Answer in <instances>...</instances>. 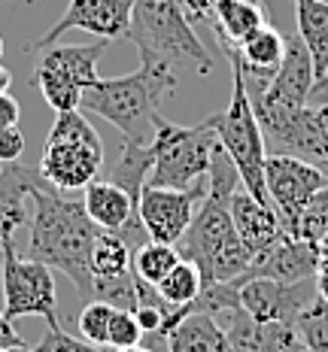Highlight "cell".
<instances>
[{"label":"cell","instance_id":"obj_15","mask_svg":"<svg viewBox=\"0 0 328 352\" xmlns=\"http://www.w3.org/2000/svg\"><path fill=\"white\" fill-rule=\"evenodd\" d=\"M231 219H234L240 243L250 249L252 258L283 237L276 212L271 207H265V204H259L246 188H240V192L231 197Z\"/></svg>","mask_w":328,"mask_h":352},{"label":"cell","instance_id":"obj_43","mask_svg":"<svg viewBox=\"0 0 328 352\" xmlns=\"http://www.w3.org/2000/svg\"><path fill=\"white\" fill-rule=\"evenodd\" d=\"M0 58H3V36H0Z\"/></svg>","mask_w":328,"mask_h":352},{"label":"cell","instance_id":"obj_17","mask_svg":"<svg viewBox=\"0 0 328 352\" xmlns=\"http://www.w3.org/2000/svg\"><path fill=\"white\" fill-rule=\"evenodd\" d=\"M83 207L100 231H122L137 216V201L109 179H94L85 188Z\"/></svg>","mask_w":328,"mask_h":352},{"label":"cell","instance_id":"obj_39","mask_svg":"<svg viewBox=\"0 0 328 352\" xmlns=\"http://www.w3.org/2000/svg\"><path fill=\"white\" fill-rule=\"evenodd\" d=\"M316 255H319V264H328V234L316 240Z\"/></svg>","mask_w":328,"mask_h":352},{"label":"cell","instance_id":"obj_28","mask_svg":"<svg viewBox=\"0 0 328 352\" xmlns=\"http://www.w3.org/2000/svg\"><path fill=\"white\" fill-rule=\"evenodd\" d=\"M301 340L310 352H328V300L316 298L310 307H304L295 319Z\"/></svg>","mask_w":328,"mask_h":352},{"label":"cell","instance_id":"obj_13","mask_svg":"<svg viewBox=\"0 0 328 352\" xmlns=\"http://www.w3.org/2000/svg\"><path fill=\"white\" fill-rule=\"evenodd\" d=\"M316 283H274V280H246L240 283V310L252 322H295L304 307L316 300Z\"/></svg>","mask_w":328,"mask_h":352},{"label":"cell","instance_id":"obj_27","mask_svg":"<svg viewBox=\"0 0 328 352\" xmlns=\"http://www.w3.org/2000/svg\"><path fill=\"white\" fill-rule=\"evenodd\" d=\"M216 322L225 328V337H228V343H231V352H265L259 322H252L243 310H225V313H219L216 316Z\"/></svg>","mask_w":328,"mask_h":352},{"label":"cell","instance_id":"obj_42","mask_svg":"<svg viewBox=\"0 0 328 352\" xmlns=\"http://www.w3.org/2000/svg\"><path fill=\"white\" fill-rule=\"evenodd\" d=\"M116 352H152L149 346H143V343H140V346H131V349H116Z\"/></svg>","mask_w":328,"mask_h":352},{"label":"cell","instance_id":"obj_36","mask_svg":"<svg viewBox=\"0 0 328 352\" xmlns=\"http://www.w3.org/2000/svg\"><path fill=\"white\" fill-rule=\"evenodd\" d=\"M28 343L21 340V334L12 328V322L3 316V310H0V349H25Z\"/></svg>","mask_w":328,"mask_h":352},{"label":"cell","instance_id":"obj_35","mask_svg":"<svg viewBox=\"0 0 328 352\" xmlns=\"http://www.w3.org/2000/svg\"><path fill=\"white\" fill-rule=\"evenodd\" d=\"M21 119V107L12 94H0V128H16Z\"/></svg>","mask_w":328,"mask_h":352},{"label":"cell","instance_id":"obj_2","mask_svg":"<svg viewBox=\"0 0 328 352\" xmlns=\"http://www.w3.org/2000/svg\"><path fill=\"white\" fill-rule=\"evenodd\" d=\"M177 91V73L162 67H143L128 76L98 79L83 91V107L122 131L131 143H152L158 128V107Z\"/></svg>","mask_w":328,"mask_h":352},{"label":"cell","instance_id":"obj_37","mask_svg":"<svg viewBox=\"0 0 328 352\" xmlns=\"http://www.w3.org/2000/svg\"><path fill=\"white\" fill-rule=\"evenodd\" d=\"M313 283H316V295L328 300V264H319V267H316V276H313Z\"/></svg>","mask_w":328,"mask_h":352},{"label":"cell","instance_id":"obj_7","mask_svg":"<svg viewBox=\"0 0 328 352\" xmlns=\"http://www.w3.org/2000/svg\"><path fill=\"white\" fill-rule=\"evenodd\" d=\"M228 61H231L234 85H231L228 109H225V113H213L216 116V137H219V146H222V149L231 155V161H234L243 188L259 204L271 207V201H267V186H265V161H267L265 134H261L259 119H255V109H252V100H250V91H246L237 58L228 55Z\"/></svg>","mask_w":328,"mask_h":352},{"label":"cell","instance_id":"obj_23","mask_svg":"<svg viewBox=\"0 0 328 352\" xmlns=\"http://www.w3.org/2000/svg\"><path fill=\"white\" fill-rule=\"evenodd\" d=\"M131 258H134V249L116 231H100L98 240L91 246V280H119V276L131 274Z\"/></svg>","mask_w":328,"mask_h":352},{"label":"cell","instance_id":"obj_4","mask_svg":"<svg viewBox=\"0 0 328 352\" xmlns=\"http://www.w3.org/2000/svg\"><path fill=\"white\" fill-rule=\"evenodd\" d=\"M179 243L186 258L201 270L204 283H240L252 261L250 249L237 237L234 219H231V201L210 192L201 201Z\"/></svg>","mask_w":328,"mask_h":352},{"label":"cell","instance_id":"obj_26","mask_svg":"<svg viewBox=\"0 0 328 352\" xmlns=\"http://www.w3.org/2000/svg\"><path fill=\"white\" fill-rule=\"evenodd\" d=\"M201 289H204V276H201V270L195 267V264L188 261V258H179L177 267H173L171 274H167L164 280L155 285V292H158V295H162L171 307H186V304H192V300L201 295Z\"/></svg>","mask_w":328,"mask_h":352},{"label":"cell","instance_id":"obj_41","mask_svg":"<svg viewBox=\"0 0 328 352\" xmlns=\"http://www.w3.org/2000/svg\"><path fill=\"white\" fill-rule=\"evenodd\" d=\"M319 116H322V128H325V140H328V104L319 107Z\"/></svg>","mask_w":328,"mask_h":352},{"label":"cell","instance_id":"obj_5","mask_svg":"<svg viewBox=\"0 0 328 352\" xmlns=\"http://www.w3.org/2000/svg\"><path fill=\"white\" fill-rule=\"evenodd\" d=\"M104 167V143L79 109L58 113L40 158V176L61 195L89 188Z\"/></svg>","mask_w":328,"mask_h":352},{"label":"cell","instance_id":"obj_38","mask_svg":"<svg viewBox=\"0 0 328 352\" xmlns=\"http://www.w3.org/2000/svg\"><path fill=\"white\" fill-rule=\"evenodd\" d=\"M10 88H12V73L0 64V94H10Z\"/></svg>","mask_w":328,"mask_h":352},{"label":"cell","instance_id":"obj_12","mask_svg":"<svg viewBox=\"0 0 328 352\" xmlns=\"http://www.w3.org/2000/svg\"><path fill=\"white\" fill-rule=\"evenodd\" d=\"M313 88H316V70H313L310 52L301 43V36L292 34L286 36V55H283V64L276 67L274 79L250 100L252 107L298 109L313 100Z\"/></svg>","mask_w":328,"mask_h":352},{"label":"cell","instance_id":"obj_22","mask_svg":"<svg viewBox=\"0 0 328 352\" xmlns=\"http://www.w3.org/2000/svg\"><path fill=\"white\" fill-rule=\"evenodd\" d=\"M152 161H155L152 143L122 140V152H119V158H116L113 170H109V182H116V186L125 188L134 201H140V192L146 182H149V173H152Z\"/></svg>","mask_w":328,"mask_h":352},{"label":"cell","instance_id":"obj_1","mask_svg":"<svg viewBox=\"0 0 328 352\" xmlns=\"http://www.w3.org/2000/svg\"><path fill=\"white\" fill-rule=\"evenodd\" d=\"M31 237H28V258L49 264L52 270L64 274L73 283L76 295L89 304L94 300L91 280V246L100 228L89 219L83 201H70L58 188L49 186L43 176H36L31 188Z\"/></svg>","mask_w":328,"mask_h":352},{"label":"cell","instance_id":"obj_50","mask_svg":"<svg viewBox=\"0 0 328 352\" xmlns=\"http://www.w3.org/2000/svg\"><path fill=\"white\" fill-rule=\"evenodd\" d=\"M325 3H328V0H325Z\"/></svg>","mask_w":328,"mask_h":352},{"label":"cell","instance_id":"obj_25","mask_svg":"<svg viewBox=\"0 0 328 352\" xmlns=\"http://www.w3.org/2000/svg\"><path fill=\"white\" fill-rule=\"evenodd\" d=\"M182 258L177 246H167V243H143L140 249H134V258H131V270L140 276L143 283L158 285L177 267V261Z\"/></svg>","mask_w":328,"mask_h":352},{"label":"cell","instance_id":"obj_31","mask_svg":"<svg viewBox=\"0 0 328 352\" xmlns=\"http://www.w3.org/2000/svg\"><path fill=\"white\" fill-rule=\"evenodd\" d=\"M322 234H328V186L322 188V192L313 195L307 210L301 212V222H298L295 237L307 240V243H316Z\"/></svg>","mask_w":328,"mask_h":352},{"label":"cell","instance_id":"obj_6","mask_svg":"<svg viewBox=\"0 0 328 352\" xmlns=\"http://www.w3.org/2000/svg\"><path fill=\"white\" fill-rule=\"evenodd\" d=\"M216 143V116L204 119L201 124H192V128L158 119L155 140H152L155 161H152L149 186L207 192V173Z\"/></svg>","mask_w":328,"mask_h":352},{"label":"cell","instance_id":"obj_20","mask_svg":"<svg viewBox=\"0 0 328 352\" xmlns=\"http://www.w3.org/2000/svg\"><path fill=\"white\" fill-rule=\"evenodd\" d=\"M292 3H295L298 36L307 46L319 82L328 70V3L325 0H292Z\"/></svg>","mask_w":328,"mask_h":352},{"label":"cell","instance_id":"obj_33","mask_svg":"<svg viewBox=\"0 0 328 352\" xmlns=\"http://www.w3.org/2000/svg\"><path fill=\"white\" fill-rule=\"evenodd\" d=\"M36 352H113L109 346H98V343H89L83 337H73L61 328V331H49L36 343Z\"/></svg>","mask_w":328,"mask_h":352},{"label":"cell","instance_id":"obj_40","mask_svg":"<svg viewBox=\"0 0 328 352\" xmlns=\"http://www.w3.org/2000/svg\"><path fill=\"white\" fill-rule=\"evenodd\" d=\"M322 91H328V70H325V76L316 82V88H313V98H316V94H322Z\"/></svg>","mask_w":328,"mask_h":352},{"label":"cell","instance_id":"obj_19","mask_svg":"<svg viewBox=\"0 0 328 352\" xmlns=\"http://www.w3.org/2000/svg\"><path fill=\"white\" fill-rule=\"evenodd\" d=\"M164 340L167 352H231L225 328L216 322V316H207V313L186 316Z\"/></svg>","mask_w":328,"mask_h":352},{"label":"cell","instance_id":"obj_46","mask_svg":"<svg viewBox=\"0 0 328 352\" xmlns=\"http://www.w3.org/2000/svg\"><path fill=\"white\" fill-rule=\"evenodd\" d=\"M0 352H10V349H0Z\"/></svg>","mask_w":328,"mask_h":352},{"label":"cell","instance_id":"obj_48","mask_svg":"<svg viewBox=\"0 0 328 352\" xmlns=\"http://www.w3.org/2000/svg\"><path fill=\"white\" fill-rule=\"evenodd\" d=\"M304 352H310V349H304Z\"/></svg>","mask_w":328,"mask_h":352},{"label":"cell","instance_id":"obj_9","mask_svg":"<svg viewBox=\"0 0 328 352\" xmlns=\"http://www.w3.org/2000/svg\"><path fill=\"white\" fill-rule=\"evenodd\" d=\"M265 186H267V201H271L276 212V222H280L283 234L295 237L301 212L307 210L313 195L328 186V176L304 158L271 152L265 161Z\"/></svg>","mask_w":328,"mask_h":352},{"label":"cell","instance_id":"obj_21","mask_svg":"<svg viewBox=\"0 0 328 352\" xmlns=\"http://www.w3.org/2000/svg\"><path fill=\"white\" fill-rule=\"evenodd\" d=\"M210 19L216 21L219 43H228V46H240L252 31L265 25L261 3H252V0H213Z\"/></svg>","mask_w":328,"mask_h":352},{"label":"cell","instance_id":"obj_29","mask_svg":"<svg viewBox=\"0 0 328 352\" xmlns=\"http://www.w3.org/2000/svg\"><path fill=\"white\" fill-rule=\"evenodd\" d=\"M113 313L116 307L107 304V300H89L76 319L79 337L89 343H98V346H109V319H113Z\"/></svg>","mask_w":328,"mask_h":352},{"label":"cell","instance_id":"obj_8","mask_svg":"<svg viewBox=\"0 0 328 352\" xmlns=\"http://www.w3.org/2000/svg\"><path fill=\"white\" fill-rule=\"evenodd\" d=\"M0 267H3V316L16 322L21 316H40L49 331H61L58 319V289L49 264L19 255L16 237L0 243Z\"/></svg>","mask_w":328,"mask_h":352},{"label":"cell","instance_id":"obj_30","mask_svg":"<svg viewBox=\"0 0 328 352\" xmlns=\"http://www.w3.org/2000/svg\"><path fill=\"white\" fill-rule=\"evenodd\" d=\"M261 328V343H265V352H304L301 331H298L295 322H259Z\"/></svg>","mask_w":328,"mask_h":352},{"label":"cell","instance_id":"obj_49","mask_svg":"<svg viewBox=\"0 0 328 352\" xmlns=\"http://www.w3.org/2000/svg\"><path fill=\"white\" fill-rule=\"evenodd\" d=\"M210 3H213V0H210Z\"/></svg>","mask_w":328,"mask_h":352},{"label":"cell","instance_id":"obj_11","mask_svg":"<svg viewBox=\"0 0 328 352\" xmlns=\"http://www.w3.org/2000/svg\"><path fill=\"white\" fill-rule=\"evenodd\" d=\"M131 12H134V0H70L64 16L58 19L28 52L49 49L58 36H64L67 31H85V34L100 36V40H109V43L122 40V36H128Z\"/></svg>","mask_w":328,"mask_h":352},{"label":"cell","instance_id":"obj_44","mask_svg":"<svg viewBox=\"0 0 328 352\" xmlns=\"http://www.w3.org/2000/svg\"><path fill=\"white\" fill-rule=\"evenodd\" d=\"M319 170H322V173H325V176H328V164H322V167H319Z\"/></svg>","mask_w":328,"mask_h":352},{"label":"cell","instance_id":"obj_32","mask_svg":"<svg viewBox=\"0 0 328 352\" xmlns=\"http://www.w3.org/2000/svg\"><path fill=\"white\" fill-rule=\"evenodd\" d=\"M143 328L131 310H116L109 319V346L113 349H131L143 343Z\"/></svg>","mask_w":328,"mask_h":352},{"label":"cell","instance_id":"obj_14","mask_svg":"<svg viewBox=\"0 0 328 352\" xmlns=\"http://www.w3.org/2000/svg\"><path fill=\"white\" fill-rule=\"evenodd\" d=\"M319 267V255H316V243L307 240H298L283 234L274 246H267L265 252H259L246 267L243 280H274V283H301V280H313Z\"/></svg>","mask_w":328,"mask_h":352},{"label":"cell","instance_id":"obj_45","mask_svg":"<svg viewBox=\"0 0 328 352\" xmlns=\"http://www.w3.org/2000/svg\"><path fill=\"white\" fill-rule=\"evenodd\" d=\"M252 3H261V0H252Z\"/></svg>","mask_w":328,"mask_h":352},{"label":"cell","instance_id":"obj_24","mask_svg":"<svg viewBox=\"0 0 328 352\" xmlns=\"http://www.w3.org/2000/svg\"><path fill=\"white\" fill-rule=\"evenodd\" d=\"M31 85L43 94V100L55 109V116L83 107V88L73 82V79L64 76V73L46 67V64H36V67H34Z\"/></svg>","mask_w":328,"mask_h":352},{"label":"cell","instance_id":"obj_16","mask_svg":"<svg viewBox=\"0 0 328 352\" xmlns=\"http://www.w3.org/2000/svg\"><path fill=\"white\" fill-rule=\"evenodd\" d=\"M36 176L40 170L21 164H3L0 170V243L6 237H16L21 225L31 222V188Z\"/></svg>","mask_w":328,"mask_h":352},{"label":"cell","instance_id":"obj_47","mask_svg":"<svg viewBox=\"0 0 328 352\" xmlns=\"http://www.w3.org/2000/svg\"><path fill=\"white\" fill-rule=\"evenodd\" d=\"M0 170H3V164H0Z\"/></svg>","mask_w":328,"mask_h":352},{"label":"cell","instance_id":"obj_3","mask_svg":"<svg viewBox=\"0 0 328 352\" xmlns=\"http://www.w3.org/2000/svg\"><path fill=\"white\" fill-rule=\"evenodd\" d=\"M128 40L140 52L143 67L177 73V64H192L201 76L213 70V55L195 34L179 0H134Z\"/></svg>","mask_w":328,"mask_h":352},{"label":"cell","instance_id":"obj_34","mask_svg":"<svg viewBox=\"0 0 328 352\" xmlns=\"http://www.w3.org/2000/svg\"><path fill=\"white\" fill-rule=\"evenodd\" d=\"M25 152V134L21 128H0V164H19Z\"/></svg>","mask_w":328,"mask_h":352},{"label":"cell","instance_id":"obj_18","mask_svg":"<svg viewBox=\"0 0 328 352\" xmlns=\"http://www.w3.org/2000/svg\"><path fill=\"white\" fill-rule=\"evenodd\" d=\"M109 49V40H98V43H89V46H76V43H67V46H49L46 52L36 58V64H46L58 73H64L67 79H73L79 88H91L98 82V61Z\"/></svg>","mask_w":328,"mask_h":352},{"label":"cell","instance_id":"obj_10","mask_svg":"<svg viewBox=\"0 0 328 352\" xmlns=\"http://www.w3.org/2000/svg\"><path fill=\"white\" fill-rule=\"evenodd\" d=\"M204 197L207 192H186V188H164L146 182L140 201H137V216L152 243L177 246L186 237Z\"/></svg>","mask_w":328,"mask_h":352}]
</instances>
